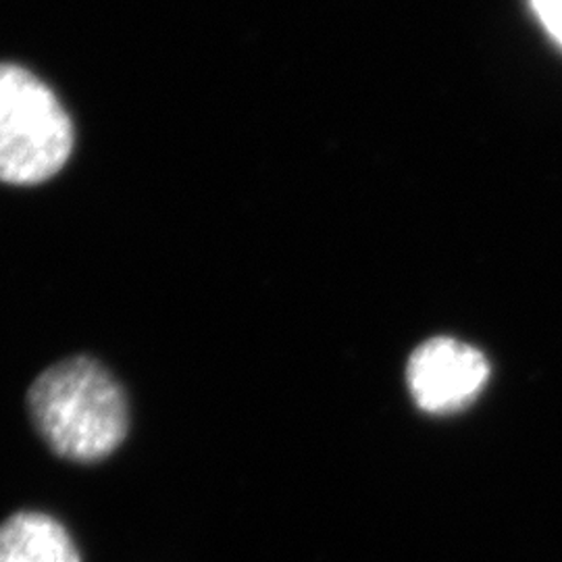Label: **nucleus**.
<instances>
[{"mask_svg":"<svg viewBox=\"0 0 562 562\" xmlns=\"http://www.w3.org/2000/svg\"><path fill=\"white\" fill-rule=\"evenodd\" d=\"M27 408L42 440L67 461H102L127 436L125 394L90 357H71L44 369L30 385Z\"/></svg>","mask_w":562,"mask_h":562,"instance_id":"nucleus-1","label":"nucleus"},{"mask_svg":"<svg viewBox=\"0 0 562 562\" xmlns=\"http://www.w3.org/2000/svg\"><path fill=\"white\" fill-rule=\"evenodd\" d=\"M74 123L57 94L15 63H0V181L38 186L74 153Z\"/></svg>","mask_w":562,"mask_h":562,"instance_id":"nucleus-2","label":"nucleus"},{"mask_svg":"<svg viewBox=\"0 0 562 562\" xmlns=\"http://www.w3.org/2000/svg\"><path fill=\"white\" fill-rule=\"evenodd\" d=\"M490 382L482 350L454 338L423 341L411 355L406 383L415 404L427 415H454L477 401Z\"/></svg>","mask_w":562,"mask_h":562,"instance_id":"nucleus-3","label":"nucleus"},{"mask_svg":"<svg viewBox=\"0 0 562 562\" xmlns=\"http://www.w3.org/2000/svg\"><path fill=\"white\" fill-rule=\"evenodd\" d=\"M0 562H81V554L63 522L21 510L0 522Z\"/></svg>","mask_w":562,"mask_h":562,"instance_id":"nucleus-4","label":"nucleus"},{"mask_svg":"<svg viewBox=\"0 0 562 562\" xmlns=\"http://www.w3.org/2000/svg\"><path fill=\"white\" fill-rule=\"evenodd\" d=\"M546 30L562 44V0H531Z\"/></svg>","mask_w":562,"mask_h":562,"instance_id":"nucleus-5","label":"nucleus"}]
</instances>
